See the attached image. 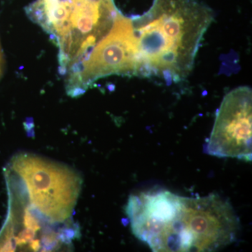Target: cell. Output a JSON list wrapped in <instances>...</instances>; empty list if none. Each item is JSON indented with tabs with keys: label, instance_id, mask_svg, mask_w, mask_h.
Segmentation results:
<instances>
[{
	"label": "cell",
	"instance_id": "6da1fadb",
	"mask_svg": "<svg viewBox=\"0 0 252 252\" xmlns=\"http://www.w3.org/2000/svg\"><path fill=\"white\" fill-rule=\"evenodd\" d=\"M126 212L132 233L155 252L216 251L234 243L240 230L233 207L216 194L149 191L130 195Z\"/></svg>",
	"mask_w": 252,
	"mask_h": 252
},
{
	"label": "cell",
	"instance_id": "7a4b0ae2",
	"mask_svg": "<svg viewBox=\"0 0 252 252\" xmlns=\"http://www.w3.org/2000/svg\"><path fill=\"white\" fill-rule=\"evenodd\" d=\"M214 18L212 10L198 0H154L145 14L132 21L139 74L175 82L185 79Z\"/></svg>",
	"mask_w": 252,
	"mask_h": 252
},
{
	"label": "cell",
	"instance_id": "3957f363",
	"mask_svg": "<svg viewBox=\"0 0 252 252\" xmlns=\"http://www.w3.org/2000/svg\"><path fill=\"white\" fill-rule=\"evenodd\" d=\"M11 171L24 185L29 212L25 229L32 233L41 223L55 225L69 220L80 193L81 180L69 167L32 154H19L11 160Z\"/></svg>",
	"mask_w": 252,
	"mask_h": 252
},
{
	"label": "cell",
	"instance_id": "277c9868",
	"mask_svg": "<svg viewBox=\"0 0 252 252\" xmlns=\"http://www.w3.org/2000/svg\"><path fill=\"white\" fill-rule=\"evenodd\" d=\"M140 59L132 20L119 14L112 28L69 74V94L84 92L94 81L112 74H139Z\"/></svg>",
	"mask_w": 252,
	"mask_h": 252
},
{
	"label": "cell",
	"instance_id": "5b68a950",
	"mask_svg": "<svg viewBox=\"0 0 252 252\" xmlns=\"http://www.w3.org/2000/svg\"><path fill=\"white\" fill-rule=\"evenodd\" d=\"M252 91L240 86L225 94L204 152L218 158L252 159Z\"/></svg>",
	"mask_w": 252,
	"mask_h": 252
},
{
	"label": "cell",
	"instance_id": "8992f818",
	"mask_svg": "<svg viewBox=\"0 0 252 252\" xmlns=\"http://www.w3.org/2000/svg\"><path fill=\"white\" fill-rule=\"evenodd\" d=\"M1 71H2V54L0 49V77H1Z\"/></svg>",
	"mask_w": 252,
	"mask_h": 252
}]
</instances>
